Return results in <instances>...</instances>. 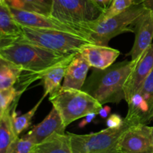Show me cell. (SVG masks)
<instances>
[{"mask_svg":"<svg viewBox=\"0 0 153 153\" xmlns=\"http://www.w3.org/2000/svg\"><path fill=\"white\" fill-rule=\"evenodd\" d=\"M136 62L124 60L105 69H95L85 82L82 90L102 105L118 104L125 100L124 85Z\"/></svg>","mask_w":153,"mask_h":153,"instance_id":"obj_1","label":"cell"},{"mask_svg":"<svg viewBox=\"0 0 153 153\" xmlns=\"http://www.w3.org/2000/svg\"><path fill=\"white\" fill-rule=\"evenodd\" d=\"M75 54L49 50L23 41L20 37L12 39L0 47V56L33 74L42 73Z\"/></svg>","mask_w":153,"mask_h":153,"instance_id":"obj_2","label":"cell"},{"mask_svg":"<svg viewBox=\"0 0 153 153\" xmlns=\"http://www.w3.org/2000/svg\"><path fill=\"white\" fill-rule=\"evenodd\" d=\"M105 10L94 0H52L51 16L79 28L91 38L90 26L97 22Z\"/></svg>","mask_w":153,"mask_h":153,"instance_id":"obj_3","label":"cell"},{"mask_svg":"<svg viewBox=\"0 0 153 153\" xmlns=\"http://www.w3.org/2000/svg\"><path fill=\"white\" fill-rule=\"evenodd\" d=\"M52 106L56 109L66 128L76 120L91 112L99 114L102 105L82 89L65 88L61 86L55 93L49 95Z\"/></svg>","mask_w":153,"mask_h":153,"instance_id":"obj_4","label":"cell"},{"mask_svg":"<svg viewBox=\"0 0 153 153\" xmlns=\"http://www.w3.org/2000/svg\"><path fill=\"white\" fill-rule=\"evenodd\" d=\"M21 40L49 50L72 54L80 52L85 46L96 44L93 40L73 33L54 29L22 26Z\"/></svg>","mask_w":153,"mask_h":153,"instance_id":"obj_5","label":"cell"},{"mask_svg":"<svg viewBox=\"0 0 153 153\" xmlns=\"http://www.w3.org/2000/svg\"><path fill=\"white\" fill-rule=\"evenodd\" d=\"M141 2H135L122 13L105 20H98L91 26L89 34L97 45L108 46L111 39L126 32H133L134 21L146 10Z\"/></svg>","mask_w":153,"mask_h":153,"instance_id":"obj_6","label":"cell"},{"mask_svg":"<svg viewBox=\"0 0 153 153\" xmlns=\"http://www.w3.org/2000/svg\"><path fill=\"white\" fill-rule=\"evenodd\" d=\"M131 125L124 121L120 128L103 129L88 134L67 132L70 137L73 153H117L119 141L124 132Z\"/></svg>","mask_w":153,"mask_h":153,"instance_id":"obj_7","label":"cell"},{"mask_svg":"<svg viewBox=\"0 0 153 153\" xmlns=\"http://www.w3.org/2000/svg\"><path fill=\"white\" fill-rule=\"evenodd\" d=\"M127 104L128 112L124 121L129 125L148 124L153 121V69Z\"/></svg>","mask_w":153,"mask_h":153,"instance_id":"obj_8","label":"cell"},{"mask_svg":"<svg viewBox=\"0 0 153 153\" xmlns=\"http://www.w3.org/2000/svg\"><path fill=\"white\" fill-rule=\"evenodd\" d=\"M10 10L16 22L21 26L58 30V31L79 34L91 40L79 28L64 23L51 16H46L41 14L26 11V10H17L12 8H10Z\"/></svg>","mask_w":153,"mask_h":153,"instance_id":"obj_9","label":"cell"},{"mask_svg":"<svg viewBox=\"0 0 153 153\" xmlns=\"http://www.w3.org/2000/svg\"><path fill=\"white\" fill-rule=\"evenodd\" d=\"M117 153H153L150 126L137 124L128 128L120 140Z\"/></svg>","mask_w":153,"mask_h":153,"instance_id":"obj_10","label":"cell"},{"mask_svg":"<svg viewBox=\"0 0 153 153\" xmlns=\"http://www.w3.org/2000/svg\"><path fill=\"white\" fill-rule=\"evenodd\" d=\"M133 32L135 34L132 48L126 56H131V61L137 62L143 52L150 46L153 39V15L146 8V10L134 21Z\"/></svg>","mask_w":153,"mask_h":153,"instance_id":"obj_11","label":"cell"},{"mask_svg":"<svg viewBox=\"0 0 153 153\" xmlns=\"http://www.w3.org/2000/svg\"><path fill=\"white\" fill-rule=\"evenodd\" d=\"M153 69V42L133 67L124 85L125 100L128 103L143 86Z\"/></svg>","mask_w":153,"mask_h":153,"instance_id":"obj_12","label":"cell"},{"mask_svg":"<svg viewBox=\"0 0 153 153\" xmlns=\"http://www.w3.org/2000/svg\"><path fill=\"white\" fill-rule=\"evenodd\" d=\"M66 127L59 113L52 106L49 113L37 125L33 126L25 134L32 140L35 144L40 143L54 134H65Z\"/></svg>","mask_w":153,"mask_h":153,"instance_id":"obj_13","label":"cell"},{"mask_svg":"<svg viewBox=\"0 0 153 153\" xmlns=\"http://www.w3.org/2000/svg\"><path fill=\"white\" fill-rule=\"evenodd\" d=\"M91 67L96 69H105L114 64L120 52L108 46L90 44L80 52Z\"/></svg>","mask_w":153,"mask_h":153,"instance_id":"obj_14","label":"cell"},{"mask_svg":"<svg viewBox=\"0 0 153 153\" xmlns=\"http://www.w3.org/2000/svg\"><path fill=\"white\" fill-rule=\"evenodd\" d=\"M91 66L85 58L78 52L67 67L63 82V87L82 89L86 82L87 75Z\"/></svg>","mask_w":153,"mask_h":153,"instance_id":"obj_15","label":"cell"},{"mask_svg":"<svg viewBox=\"0 0 153 153\" xmlns=\"http://www.w3.org/2000/svg\"><path fill=\"white\" fill-rule=\"evenodd\" d=\"M76 54L38 74V80L41 81L45 96L54 94L61 88V83L65 76L67 67Z\"/></svg>","mask_w":153,"mask_h":153,"instance_id":"obj_16","label":"cell"},{"mask_svg":"<svg viewBox=\"0 0 153 153\" xmlns=\"http://www.w3.org/2000/svg\"><path fill=\"white\" fill-rule=\"evenodd\" d=\"M21 86L27 88L29 83L25 76V70L8 60L0 56V89Z\"/></svg>","mask_w":153,"mask_h":153,"instance_id":"obj_17","label":"cell"},{"mask_svg":"<svg viewBox=\"0 0 153 153\" xmlns=\"http://www.w3.org/2000/svg\"><path fill=\"white\" fill-rule=\"evenodd\" d=\"M31 153H73L70 137L65 134H54L40 143L36 144Z\"/></svg>","mask_w":153,"mask_h":153,"instance_id":"obj_18","label":"cell"},{"mask_svg":"<svg viewBox=\"0 0 153 153\" xmlns=\"http://www.w3.org/2000/svg\"><path fill=\"white\" fill-rule=\"evenodd\" d=\"M45 98H46V96L43 94L41 98L38 100V102L30 110H28V112L22 114V115L19 116L16 112V109L17 104H16L12 107L11 110H10V119H11L13 132H14L15 135L16 136H19L22 132H24L31 127L33 117L35 115L37 109L40 106V105L41 104Z\"/></svg>","mask_w":153,"mask_h":153,"instance_id":"obj_19","label":"cell"},{"mask_svg":"<svg viewBox=\"0 0 153 153\" xmlns=\"http://www.w3.org/2000/svg\"><path fill=\"white\" fill-rule=\"evenodd\" d=\"M7 5L17 10L51 16L52 0H5Z\"/></svg>","mask_w":153,"mask_h":153,"instance_id":"obj_20","label":"cell"},{"mask_svg":"<svg viewBox=\"0 0 153 153\" xmlns=\"http://www.w3.org/2000/svg\"><path fill=\"white\" fill-rule=\"evenodd\" d=\"M0 32L13 38L22 35V26L16 22L7 4L0 7Z\"/></svg>","mask_w":153,"mask_h":153,"instance_id":"obj_21","label":"cell"},{"mask_svg":"<svg viewBox=\"0 0 153 153\" xmlns=\"http://www.w3.org/2000/svg\"><path fill=\"white\" fill-rule=\"evenodd\" d=\"M12 107L4 111L0 118V153H7L10 144L15 138L17 137L13 132L10 119Z\"/></svg>","mask_w":153,"mask_h":153,"instance_id":"obj_22","label":"cell"},{"mask_svg":"<svg viewBox=\"0 0 153 153\" xmlns=\"http://www.w3.org/2000/svg\"><path fill=\"white\" fill-rule=\"evenodd\" d=\"M25 90L19 86L0 89V108L3 111L11 108L13 105L18 103L21 94Z\"/></svg>","mask_w":153,"mask_h":153,"instance_id":"obj_23","label":"cell"},{"mask_svg":"<svg viewBox=\"0 0 153 153\" xmlns=\"http://www.w3.org/2000/svg\"><path fill=\"white\" fill-rule=\"evenodd\" d=\"M36 144L26 134L15 138L10 144L7 153H31Z\"/></svg>","mask_w":153,"mask_h":153,"instance_id":"obj_24","label":"cell"},{"mask_svg":"<svg viewBox=\"0 0 153 153\" xmlns=\"http://www.w3.org/2000/svg\"><path fill=\"white\" fill-rule=\"evenodd\" d=\"M135 1L136 0H112L109 7L106 9L104 14L99 20L108 19L122 13L132 5Z\"/></svg>","mask_w":153,"mask_h":153,"instance_id":"obj_25","label":"cell"},{"mask_svg":"<svg viewBox=\"0 0 153 153\" xmlns=\"http://www.w3.org/2000/svg\"><path fill=\"white\" fill-rule=\"evenodd\" d=\"M124 124V118L121 117L119 114H111L106 120V125L108 128L117 129L120 128Z\"/></svg>","mask_w":153,"mask_h":153,"instance_id":"obj_26","label":"cell"},{"mask_svg":"<svg viewBox=\"0 0 153 153\" xmlns=\"http://www.w3.org/2000/svg\"><path fill=\"white\" fill-rule=\"evenodd\" d=\"M97 114L98 113H97V112H91V113H89L88 115H87L86 116L84 117L83 119H82V121L79 122V127L81 128H83L84 127H85L87 124H88L89 123H91V122H92L93 120L96 118V116H97Z\"/></svg>","mask_w":153,"mask_h":153,"instance_id":"obj_27","label":"cell"},{"mask_svg":"<svg viewBox=\"0 0 153 153\" xmlns=\"http://www.w3.org/2000/svg\"><path fill=\"white\" fill-rule=\"evenodd\" d=\"M111 112V107L109 106H108V105H106V106H102V107L100 109V112H99V115H100L102 118H106L108 117Z\"/></svg>","mask_w":153,"mask_h":153,"instance_id":"obj_28","label":"cell"},{"mask_svg":"<svg viewBox=\"0 0 153 153\" xmlns=\"http://www.w3.org/2000/svg\"><path fill=\"white\" fill-rule=\"evenodd\" d=\"M96 2L98 3L100 5H101L102 7L104 8L107 9L109 7V5L111 3L112 0H94Z\"/></svg>","mask_w":153,"mask_h":153,"instance_id":"obj_29","label":"cell"},{"mask_svg":"<svg viewBox=\"0 0 153 153\" xmlns=\"http://www.w3.org/2000/svg\"><path fill=\"white\" fill-rule=\"evenodd\" d=\"M141 2H143V4L152 11L153 15V0H143Z\"/></svg>","mask_w":153,"mask_h":153,"instance_id":"obj_30","label":"cell"},{"mask_svg":"<svg viewBox=\"0 0 153 153\" xmlns=\"http://www.w3.org/2000/svg\"><path fill=\"white\" fill-rule=\"evenodd\" d=\"M150 132H151V142H152V146L153 148V126L150 127Z\"/></svg>","mask_w":153,"mask_h":153,"instance_id":"obj_31","label":"cell"},{"mask_svg":"<svg viewBox=\"0 0 153 153\" xmlns=\"http://www.w3.org/2000/svg\"><path fill=\"white\" fill-rule=\"evenodd\" d=\"M8 38V37H5V38H3L0 39V46H1V45H3V44L4 43V41H5V40H6V38ZM12 38H13V37H12Z\"/></svg>","mask_w":153,"mask_h":153,"instance_id":"obj_32","label":"cell"},{"mask_svg":"<svg viewBox=\"0 0 153 153\" xmlns=\"http://www.w3.org/2000/svg\"><path fill=\"white\" fill-rule=\"evenodd\" d=\"M5 4H7L5 0H0V7H1V6L5 5Z\"/></svg>","mask_w":153,"mask_h":153,"instance_id":"obj_33","label":"cell"},{"mask_svg":"<svg viewBox=\"0 0 153 153\" xmlns=\"http://www.w3.org/2000/svg\"><path fill=\"white\" fill-rule=\"evenodd\" d=\"M5 37H9V36H7V35H5V34H2L1 32H0V39L3 38H5Z\"/></svg>","mask_w":153,"mask_h":153,"instance_id":"obj_34","label":"cell"},{"mask_svg":"<svg viewBox=\"0 0 153 153\" xmlns=\"http://www.w3.org/2000/svg\"><path fill=\"white\" fill-rule=\"evenodd\" d=\"M3 112H4V111H3L2 110H1V108H0V118H1V116H2Z\"/></svg>","mask_w":153,"mask_h":153,"instance_id":"obj_35","label":"cell"},{"mask_svg":"<svg viewBox=\"0 0 153 153\" xmlns=\"http://www.w3.org/2000/svg\"><path fill=\"white\" fill-rule=\"evenodd\" d=\"M143 0H140V1H139V2H143Z\"/></svg>","mask_w":153,"mask_h":153,"instance_id":"obj_36","label":"cell"}]
</instances>
